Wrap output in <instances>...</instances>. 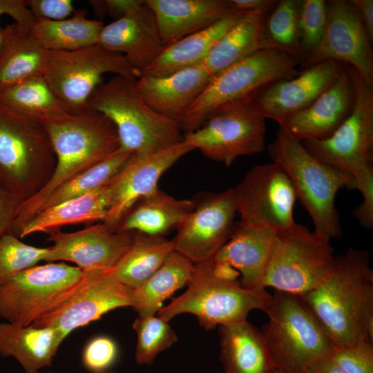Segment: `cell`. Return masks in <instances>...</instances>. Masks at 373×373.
<instances>
[{
  "mask_svg": "<svg viewBox=\"0 0 373 373\" xmlns=\"http://www.w3.org/2000/svg\"><path fill=\"white\" fill-rule=\"evenodd\" d=\"M354 101L352 80L344 65L329 87L305 109L285 119L280 128L300 142L325 140L345 120Z\"/></svg>",
  "mask_w": 373,
  "mask_h": 373,
  "instance_id": "44dd1931",
  "label": "cell"
},
{
  "mask_svg": "<svg viewBox=\"0 0 373 373\" xmlns=\"http://www.w3.org/2000/svg\"><path fill=\"white\" fill-rule=\"evenodd\" d=\"M94 373H117V372L110 370L102 371V372H94Z\"/></svg>",
  "mask_w": 373,
  "mask_h": 373,
  "instance_id": "db71d44e",
  "label": "cell"
},
{
  "mask_svg": "<svg viewBox=\"0 0 373 373\" xmlns=\"http://www.w3.org/2000/svg\"><path fill=\"white\" fill-rule=\"evenodd\" d=\"M268 151L289 176L296 197L310 216L314 231L329 240L342 233L335 207L338 191L348 188L352 178L312 155L298 141L279 128Z\"/></svg>",
  "mask_w": 373,
  "mask_h": 373,
  "instance_id": "277c9868",
  "label": "cell"
},
{
  "mask_svg": "<svg viewBox=\"0 0 373 373\" xmlns=\"http://www.w3.org/2000/svg\"><path fill=\"white\" fill-rule=\"evenodd\" d=\"M89 3L98 18L104 17L106 15H107L105 0H92L89 1Z\"/></svg>",
  "mask_w": 373,
  "mask_h": 373,
  "instance_id": "f5cc1de1",
  "label": "cell"
},
{
  "mask_svg": "<svg viewBox=\"0 0 373 373\" xmlns=\"http://www.w3.org/2000/svg\"><path fill=\"white\" fill-rule=\"evenodd\" d=\"M300 63L294 54L265 48L213 75L179 121L182 132L198 128L221 105L249 97L273 82L295 76Z\"/></svg>",
  "mask_w": 373,
  "mask_h": 373,
  "instance_id": "ba28073f",
  "label": "cell"
},
{
  "mask_svg": "<svg viewBox=\"0 0 373 373\" xmlns=\"http://www.w3.org/2000/svg\"><path fill=\"white\" fill-rule=\"evenodd\" d=\"M305 373H347L329 355L314 363Z\"/></svg>",
  "mask_w": 373,
  "mask_h": 373,
  "instance_id": "816d5d0a",
  "label": "cell"
},
{
  "mask_svg": "<svg viewBox=\"0 0 373 373\" xmlns=\"http://www.w3.org/2000/svg\"><path fill=\"white\" fill-rule=\"evenodd\" d=\"M193 148L182 142L150 154L132 153L109 183L111 206L103 222L113 230L141 198L153 193L162 174Z\"/></svg>",
  "mask_w": 373,
  "mask_h": 373,
  "instance_id": "ac0fdd59",
  "label": "cell"
},
{
  "mask_svg": "<svg viewBox=\"0 0 373 373\" xmlns=\"http://www.w3.org/2000/svg\"><path fill=\"white\" fill-rule=\"evenodd\" d=\"M267 15L247 11L216 44L202 63L211 76L267 48L264 34Z\"/></svg>",
  "mask_w": 373,
  "mask_h": 373,
  "instance_id": "4dcf8cb0",
  "label": "cell"
},
{
  "mask_svg": "<svg viewBox=\"0 0 373 373\" xmlns=\"http://www.w3.org/2000/svg\"><path fill=\"white\" fill-rule=\"evenodd\" d=\"M326 22L327 1H300L298 39L301 63L318 45L323 35Z\"/></svg>",
  "mask_w": 373,
  "mask_h": 373,
  "instance_id": "60d3db41",
  "label": "cell"
},
{
  "mask_svg": "<svg viewBox=\"0 0 373 373\" xmlns=\"http://www.w3.org/2000/svg\"><path fill=\"white\" fill-rule=\"evenodd\" d=\"M105 2L107 15L115 21L125 17L144 3V1L142 0H105Z\"/></svg>",
  "mask_w": 373,
  "mask_h": 373,
  "instance_id": "c3c4849f",
  "label": "cell"
},
{
  "mask_svg": "<svg viewBox=\"0 0 373 373\" xmlns=\"http://www.w3.org/2000/svg\"><path fill=\"white\" fill-rule=\"evenodd\" d=\"M211 77L200 64L164 76L142 75L135 86L151 108L179 123Z\"/></svg>",
  "mask_w": 373,
  "mask_h": 373,
  "instance_id": "603a6c76",
  "label": "cell"
},
{
  "mask_svg": "<svg viewBox=\"0 0 373 373\" xmlns=\"http://www.w3.org/2000/svg\"><path fill=\"white\" fill-rule=\"evenodd\" d=\"M135 78L114 75L99 84L85 109L99 112L115 125L122 150L150 154L184 140L178 122L151 108L139 94Z\"/></svg>",
  "mask_w": 373,
  "mask_h": 373,
  "instance_id": "3957f363",
  "label": "cell"
},
{
  "mask_svg": "<svg viewBox=\"0 0 373 373\" xmlns=\"http://www.w3.org/2000/svg\"><path fill=\"white\" fill-rule=\"evenodd\" d=\"M193 211L176 229L173 250L194 265L210 261L227 242L237 213L233 188L204 192L192 200Z\"/></svg>",
  "mask_w": 373,
  "mask_h": 373,
  "instance_id": "2e32d148",
  "label": "cell"
},
{
  "mask_svg": "<svg viewBox=\"0 0 373 373\" xmlns=\"http://www.w3.org/2000/svg\"><path fill=\"white\" fill-rule=\"evenodd\" d=\"M41 122L55 155V169L45 186L19 205L11 227L12 233L17 237L55 189L120 149L115 125L104 114L95 111L66 112L46 117Z\"/></svg>",
  "mask_w": 373,
  "mask_h": 373,
  "instance_id": "7a4b0ae2",
  "label": "cell"
},
{
  "mask_svg": "<svg viewBox=\"0 0 373 373\" xmlns=\"http://www.w3.org/2000/svg\"><path fill=\"white\" fill-rule=\"evenodd\" d=\"M21 202L0 186V238L11 231Z\"/></svg>",
  "mask_w": 373,
  "mask_h": 373,
  "instance_id": "bcb514c9",
  "label": "cell"
},
{
  "mask_svg": "<svg viewBox=\"0 0 373 373\" xmlns=\"http://www.w3.org/2000/svg\"><path fill=\"white\" fill-rule=\"evenodd\" d=\"M192 200L177 199L158 188L138 200L123 217L115 231L164 236L193 211Z\"/></svg>",
  "mask_w": 373,
  "mask_h": 373,
  "instance_id": "f1b7e54d",
  "label": "cell"
},
{
  "mask_svg": "<svg viewBox=\"0 0 373 373\" xmlns=\"http://www.w3.org/2000/svg\"><path fill=\"white\" fill-rule=\"evenodd\" d=\"M275 234L268 230L238 223L229 239L212 260L217 267L236 271L243 287L259 289Z\"/></svg>",
  "mask_w": 373,
  "mask_h": 373,
  "instance_id": "d4e9b609",
  "label": "cell"
},
{
  "mask_svg": "<svg viewBox=\"0 0 373 373\" xmlns=\"http://www.w3.org/2000/svg\"><path fill=\"white\" fill-rule=\"evenodd\" d=\"M271 373H283V372L276 368Z\"/></svg>",
  "mask_w": 373,
  "mask_h": 373,
  "instance_id": "11a10c76",
  "label": "cell"
},
{
  "mask_svg": "<svg viewBox=\"0 0 373 373\" xmlns=\"http://www.w3.org/2000/svg\"><path fill=\"white\" fill-rule=\"evenodd\" d=\"M372 43L350 0H329L323 35L300 65L305 68L325 61H338L353 68L373 86Z\"/></svg>",
  "mask_w": 373,
  "mask_h": 373,
  "instance_id": "e0dca14e",
  "label": "cell"
},
{
  "mask_svg": "<svg viewBox=\"0 0 373 373\" xmlns=\"http://www.w3.org/2000/svg\"><path fill=\"white\" fill-rule=\"evenodd\" d=\"M109 184L85 195L40 210L21 229L19 238L35 233L52 234L67 225L103 222L111 206Z\"/></svg>",
  "mask_w": 373,
  "mask_h": 373,
  "instance_id": "484cf974",
  "label": "cell"
},
{
  "mask_svg": "<svg viewBox=\"0 0 373 373\" xmlns=\"http://www.w3.org/2000/svg\"><path fill=\"white\" fill-rule=\"evenodd\" d=\"M84 271L77 266L50 262L35 265L0 285V317L26 326L75 287Z\"/></svg>",
  "mask_w": 373,
  "mask_h": 373,
  "instance_id": "9a60e30c",
  "label": "cell"
},
{
  "mask_svg": "<svg viewBox=\"0 0 373 373\" xmlns=\"http://www.w3.org/2000/svg\"><path fill=\"white\" fill-rule=\"evenodd\" d=\"M132 231H115L103 222L70 233L58 231L49 235L53 242L44 261L74 262L83 271L113 269L131 247Z\"/></svg>",
  "mask_w": 373,
  "mask_h": 373,
  "instance_id": "ffe728a7",
  "label": "cell"
},
{
  "mask_svg": "<svg viewBox=\"0 0 373 373\" xmlns=\"http://www.w3.org/2000/svg\"><path fill=\"white\" fill-rule=\"evenodd\" d=\"M246 12L238 11L164 47L142 75L164 76L202 64L216 44Z\"/></svg>",
  "mask_w": 373,
  "mask_h": 373,
  "instance_id": "f546056e",
  "label": "cell"
},
{
  "mask_svg": "<svg viewBox=\"0 0 373 373\" xmlns=\"http://www.w3.org/2000/svg\"><path fill=\"white\" fill-rule=\"evenodd\" d=\"M8 14L36 21L25 0H0V58L25 32L30 29L17 22L3 27L2 20Z\"/></svg>",
  "mask_w": 373,
  "mask_h": 373,
  "instance_id": "ee69618b",
  "label": "cell"
},
{
  "mask_svg": "<svg viewBox=\"0 0 373 373\" xmlns=\"http://www.w3.org/2000/svg\"><path fill=\"white\" fill-rule=\"evenodd\" d=\"M345 66L354 92L351 113L329 137L301 142L314 157L351 175L347 189H355L373 179V86L353 68Z\"/></svg>",
  "mask_w": 373,
  "mask_h": 373,
  "instance_id": "30bf717a",
  "label": "cell"
},
{
  "mask_svg": "<svg viewBox=\"0 0 373 373\" xmlns=\"http://www.w3.org/2000/svg\"><path fill=\"white\" fill-rule=\"evenodd\" d=\"M104 23L87 18V10L75 9L65 19L37 20L29 32L44 49L50 51H73L97 44Z\"/></svg>",
  "mask_w": 373,
  "mask_h": 373,
  "instance_id": "d6a6232c",
  "label": "cell"
},
{
  "mask_svg": "<svg viewBox=\"0 0 373 373\" xmlns=\"http://www.w3.org/2000/svg\"><path fill=\"white\" fill-rule=\"evenodd\" d=\"M118 356L116 343L110 337L99 336L90 340L84 347L82 361L91 373L110 370Z\"/></svg>",
  "mask_w": 373,
  "mask_h": 373,
  "instance_id": "7bdbcfd3",
  "label": "cell"
},
{
  "mask_svg": "<svg viewBox=\"0 0 373 373\" xmlns=\"http://www.w3.org/2000/svg\"><path fill=\"white\" fill-rule=\"evenodd\" d=\"M133 242L112 269L115 278L133 289L149 278L173 250L171 240L133 231Z\"/></svg>",
  "mask_w": 373,
  "mask_h": 373,
  "instance_id": "836d02e7",
  "label": "cell"
},
{
  "mask_svg": "<svg viewBox=\"0 0 373 373\" xmlns=\"http://www.w3.org/2000/svg\"><path fill=\"white\" fill-rule=\"evenodd\" d=\"M301 297L332 347L373 340V269L367 251L350 247L335 257L327 278Z\"/></svg>",
  "mask_w": 373,
  "mask_h": 373,
  "instance_id": "6da1fadb",
  "label": "cell"
},
{
  "mask_svg": "<svg viewBox=\"0 0 373 373\" xmlns=\"http://www.w3.org/2000/svg\"><path fill=\"white\" fill-rule=\"evenodd\" d=\"M0 102L10 111L39 121L66 113L44 75L0 89Z\"/></svg>",
  "mask_w": 373,
  "mask_h": 373,
  "instance_id": "e575fe53",
  "label": "cell"
},
{
  "mask_svg": "<svg viewBox=\"0 0 373 373\" xmlns=\"http://www.w3.org/2000/svg\"><path fill=\"white\" fill-rule=\"evenodd\" d=\"M233 189L239 224L277 233L296 223L295 189L278 164L255 166Z\"/></svg>",
  "mask_w": 373,
  "mask_h": 373,
  "instance_id": "5bb4252c",
  "label": "cell"
},
{
  "mask_svg": "<svg viewBox=\"0 0 373 373\" xmlns=\"http://www.w3.org/2000/svg\"><path fill=\"white\" fill-rule=\"evenodd\" d=\"M334 260L329 240L295 223L275 234L259 288L302 296L327 278Z\"/></svg>",
  "mask_w": 373,
  "mask_h": 373,
  "instance_id": "9c48e42d",
  "label": "cell"
},
{
  "mask_svg": "<svg viewBox=\"0 0 373 373\" xmlns=\"http://www.w3.org/2000/svg\"><path fill=\"white\" fill-rule=\"evenodd\" d=\"M97 44L124 55L140 76L164 48L155 15L145 1L125 17L104 26Z\"/></svg>",
  "mask_w": 373,
  "mask_h": 373,
  "instance_id": "7402d4cb",
  "label": "cell"
},
{
  "mask_svg": "<svg viewBox=\"0 0 373 373\" xmlns=\"http://www.w3.org/2000/svg\"><path fill=\"white\" fill-rule=\"evenodd\" d=\"M55 165L41 121L19 115L0 102V186L21 204L45 186Z\"/></svg>",
  "mask_w": 373,
  "mask_h": 373,
  "instance_id": "5b68a950",
  "label": "cell"
},
{
  "mask_svg": "<svg viewBox=\"0 0 373 373\" xmlns=\"http://www.w3.org/2000/svg\"><path fill=\"white\" fill-rule=\"evenodd\" d=\"M329 356L347 373H373V340L332 347Z\"/></svg>",
  "mask_w": 373,
  "mask_h": 373,
  "instance_id": "b9f144b4",
  "label": "cell"
},
{
  "mask_svg": "<svg viewBox=\"0 0 373 373\" xmlns=\"http://www.w3.org/2000/svg\"><path fill=\"white\" fill-rule=\"evenodd\" d=\"M188 289L157 313L169 322L184 313L195 315L206 330L247 320L254 309L263 312L271 298L266 289L243 287L238 279L225 277L215 269L213 260L195 265Z\"/></svg>",
  "mask_w": 373,
  "mask_h": 373,
  "instance_id": "52a82bcc",
  "label": "cell"
},
{
  "mask_svg": "<svg viewBox=\"0 0 373 373\" xmlns=\"http://www.w3.org/2000/svg\"><path fill=\"white\" fill-rule=\"evenodd\" d=\"M164 47L238 12L229 0H146Z\"/></svg>",
  "mask_w": 373,
  "mask_h": 373,
  "instance_id": "cb8c5ba5",
  "label": "cell"
},
{
  "mask_svg": "<svg viewBox=\"0 0 373 373\" xmlns=\"http://www.w3.org/2000/svg\"><path fill=\"white\" fill-rule=\"evenodd\" d=\"M220 359L230 373H271L276 367L260 330L247 320L219 326Z\"/></svg>",
  "mask_w": 373,
  "mask_h": 373,
  "instance_id": "4316f807",
  "label": "cell"
},
{
  "mask_svg": "<svg viewBox=\"0 0 373 373\" xmlns=\"http://www.w3.org/2000/svg\"><path fill=\"white\" fill-rule=\"evenodd\" d=\"M358 190L363 195V201L352 214L361 227L370 229L373 227V181L360 186Z\"/></svg>",
  "mask_w": 373,
  "mask_h": 373,
  "instance_id": "7dc6e473",
  "label": "cell"
},
{
  "mask_svg": "<svg viewBox=\"0 0 373 373\" xmlns=\"http://www.w3.org/2000/svg\"><path fill=\"white\" fill-rule=\"evenodd\" d=\"M276 0H229V6L236 11L259 10L269 14L277 4Z\"/></svg>",
  "mask_w": 373,
  "mask_h": 373,
  "instance_id": "681fc988",
  "label": "cell"
},
{
  "mask_svg": "<svg viewBox=\"0 0 373 373\" xmlns=\"http://www.w3.org/2000/svg\"><path fill=\"white\" fill-rule=\"evenodd\" d=\"M131 154L119 149L108 158L62 184L46 198L38 212L108 184Z\"/></svg>",
  "mask_w": 373,
  "mask_h": 373,
  "instance_id": "d590c367",
  "label": "cell"
},
{
  "mask_svg": "<svg viewBox=\"0 0 373 373\" xmlns=\"http://www.w3.org/2000/svg\"><path fill=\"white\" fill-rule=\"evenodd\" d=\"M300 0H280L267 15L264 34L267 48L280 49L298 56Z\"/></svg>",
  "mask_w": 373,
  "mask_h": 373,
  "instance_id": "74e56055",
  "label": "cell"
},
{
  "mask_svg": "<svg viewBox=\"0 0 373 373\" xmlns=\"http://www.w3.org/2000/svg\"><path fill=\"white\" fill-rule=\"evenodd\" d=\"M106 73L138 78L126 57L99 44L73 51L48 50L44 77L66 112L85 110Z\"/></svg>",
  "mask_w": 373,
  "mask_h": 373,
  "instance_id": "8fae6325",
  "label": "cell"
},
{
  "mask_svg": "<svg viewBox=\"0 0 373 373\" xmlns=\"http://www.w3.org/2000/svg\"><path fill=\"white\" fill-rule=\"evenodd\" d=\"M49 248L21 242L12 231L0 238V285L23 270L45 260Z\"/></svg>",
  "mask_w": 373,
  "mask_h": 373,
  "instance_id": "ab89813d",
  "label": "cell"
},
{
  "mask_svg": "<svg viewBox=\"0 0 373 373\" xmlns=\"http://www.w3.org/2000/svg\"><path fill=\"white\" fill-rule=\"evenodd\" d=\"M133 328L137 334L135 358L139 365H151L159 353L178 340L169 322L158 316H138Z\"/></svg>",
  "mask_w": 373,
  "mask_h": 373,
  "instance_id": "f35d334b",
  "label": "cell"
},
{
  "mask_svg": "<svg viewBox=\"0 0 373 373\" xmlns=\"http://www.w3.org/2000/svg\"><path fill=\"white\" fill-rule=\"evenodd\" d=\"M194 269L192 262L173 251L149 278L132 289L131 307L138 316L156 314L165 300L178 289L188 285Z\"/></svg>",
  "mask_w": 373,
  "mask_h": 373,
  "instance_id": "1f68e13d",
  "label": "cell"
},
{
  "mask_svg": "<svg viewBox=\"0 0 373 373\" xmlns=\"http://www.w3.org/2000/svg\"><path fill=\"white\" fill-rule=\"evenodd\" d=\"M358 11L366 31L373 41V1L350 0Z\"/></svg>",
  "mask_w": 373,
  "mask_h": 373,
  "instance_id": "f907efd6",
  "label": "cell"
},
{
  "mask_svg": "<svg viewBox=\"0 0 373 373\" xmlns=\"http://www.w3.org/2000/svg\"><path fill=\"white\" fill-rule=\"evenodd\" d=\"M260 331L276 369L305 373L329 354L332 342L314 313L300 296L275 291Z\"/></svg>",
  "mask_w": 373,
  "mask_h": 373,
  "instance_id": "8992f818",
  "label": "cell"
},
{
  "mask_svg": "<svg viewBox=\"0 0 373 373\" xmlns=\"http://www.w3.org/2000/svg\"><path fill=\"white\" fill-rule=\"evenodd\" d=\"M250 97L216 108L197 129L184 133V141L205 157L230 166L239 157L265 147V119Z\"/></svg>",
  "mask_w": 373,
  "mask_h": 373,
  "instance_id": "7c38bea8",
  "label": "cell"
},
{
  "mask_svg": "<svg viewBox=\"0 0 373 373\" xmlns=\"http://www.w3.org/2000/svg\"><path fill=\"white\" fill-rule=\"evenodd\" d=\"M48 50L25 32L0 58V89L23 79L44 75Z\"/></svg>",
  "mask_w": 373,
  "mask_h": 373,
  "instance_id": "8d00e7d4",
  "label": "cell"
},
{
  "mask_svg": "<svg viewBox=\"0 0 373 373\" xmlns=\"http://www.w3.org/2000/svg\"><path fill=\"white\" fill-rule=\"evenodd\" d=\"M25 3L36 21L65 19L75 10L71 0H25Z\"/></svg>",
  "mask_w": 373,
  "mask_h": 373,
  "instance_id": "f6af8a7d",
  "label": "cell"
},
{
  "mask_svg": "<svg viewBox=\"0 0 373 373\" xmlns=\"http://www.w3.org/2000/svg\"><path fill=\"white\" fill-rule=\"evenodd\" d=\"M343 67L344 64L335 61L316 64L291 78L265 86L251 96L250 102L265 119L280 125L310 105L334 83Z\"/></svg>",
  "mask_w": 373,
  "mask_h": 373,
  "instance_id": "d6986e66",
  "label": "cell"
},
{
  "mask_svg": "<svg viewBox=\"0 0 373 373\" xmlns=\"http://www.w3.org/2000/svg\"><path fill=\"white\" fill-rule=\"evenodd\" d=\"M61 343L52 328L0 323V355L15 358L25 373L51 366Z\"/></svg>",
  "mask_w": 373,
  "mask_h": 373,
  "instance_id": "83f0119b",
  "label": "cell"
},
{
  "mask_svg": "<svg viewBox=\"0 0 373 373\" xmlns=\"http://www.w3.org/2000/svg\"><path fill=\"white\" fill-rule=\"evenodd\" d=\"M132 304V289L119 282L112 269L86 271L79 283L32 325L53 329L62 343L74 329L100 319L113 309Z\"/></svg>",
  "mask_w": 373,
  "mask_h": 373,
  "instance_id": "4fadbf2b",
  "label": "cell"
},
{
  "mask_svg": "<svg viewBox=\"0 0 373 373\" xmlns=\"http://www.w3.org/2000/svg\"><path fill=\"white\" fill-rule=\"evenodd\" d=\"M222 373H230V372H229L228 371L224 370V372H222Z\"/></svg>",
  "mask_w": 373,
  "mask_h": 373,
  "instance_id": "9f6ffc18",
  "label": "cell"
}]
</instances>
